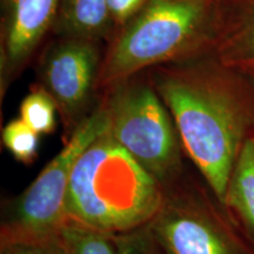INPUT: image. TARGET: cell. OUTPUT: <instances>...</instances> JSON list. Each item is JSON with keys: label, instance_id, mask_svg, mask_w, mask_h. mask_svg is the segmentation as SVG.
Wrapping results in <instances>:
<instances>
[{"label": "cell", "instance_id": "1", "mask_svg": "<svg viewBox=\"0 0 254 254\" xmlns=\"http://www.w3.org/2000/svg\"><path fill=\"white\" fill-rule=\"evenodd\" d=\"M240 73L217 59L189 58L152 77L186 157L221 200L244 145L254 135V82Z\"/></svg>", "mask_w": 254, "mask_h": 254}, {"label": "cell", "instance_id": "2", "mask_svg": "<svg viewBox=\"0 0 254 254\" xmlns=\"http://www.w3.org/2000/svg\"><path fill=\"white\" fill-rule=\"evenodd\" d=\"M161 199L160 184L107 131L74 165L66 217L104 233L119 234L150 224Z\"/></svg>", "mask_w": 254, "mask_h": 254}, {"label": "cell", "instance_id": "3", "mask_svg": "<svg viewBox=\"0 0 254 254\" xmlns=\"http://www.w3.org/2000/svg\"><path fill=\"white\" fill-rule=\"evenodd\" d=\"M221 19L219 0H148L110 47L98 87L106 90L146 67L189 59L214 45Z\"/></svg>", "mask_w": 254, "mask_h": 254}, {"label": "cell", "instance_id": "4", "mask_svg": "<svg viewBox=\"0 0 254 254\" xmlns=\"http://www.w3.org/2000/svg\"><path fill=\"white\" fill-rule=\"evenodd\" d=\"M161 190L160 207L148 227L168 253L254 254L252 243L190 160Z\"/></svg>", "mask_w": 254, "mask_h": 254}, {"label": "cell", "instance_id": "5", "mask_svg": "<svg viewBox=\"0 0 254 254\" xmlns=\"http://www.w3.org/2000/svg\"><path fill=\"white\" fill-rule=\"evenodd\" d=\"M109 133L142 167L165 185L189 160L176 123L153 84L135 77L117 82L100 98Z\"/></svg>", "mask_w": 254, "mask_h": 254}, {"label": "cell", "instance_id": "6", "mask_svg": "<svg viewBox=\"0 0 254 254\" xmlns=\"http://www.w3.org/2000/svg\"><path fill=\"white\" fill-rule=\"evenodd\" d=\"M107 131L109 118L99 100L31 185L2 205L0 244L46 239L58 234L67 221L66 195L74 165L88 146Z\"/></svg>", "mask_w": 254, "mask_h": 254}, {"label": "cell", "instance_id": "7", "mask_svg": "<svg viewBox=\"0 0 254 254\" xmlns=\"http://www.w3.org/2000/svg\"><path fill=\"white\" fill-rule=\"evenodd\" d=\"M99 63L95 41L77 38H66L46 56L44 88L56 101L66 140L99 104L94 103Z\"/></svg>", "mask_w": 254, "mask_h": 254}, {"label": "cell", "instance_id": "8", "mask_svg": "<svg viewBox=\"0 0 254 254\" xmlns=\"http://www.w3.org/2000/svg\"><path fill=\"white\" fill-rule=\"evenodd\" d=\"M62 0H9L5 65L13 71L36 49L57 20Z\"/></svg>", "mask_w": 254, "mask_h": 254}, {"label": "cell", "instance_id": "9", "mask_svg": "<svg viewBox=\"0 0 254 254\" xmlns=\"http://www.w3.org/2000/svg\"><path fill=\"white\" fill-rule=\"evenodd\" d=\"M215 59L241 73L254 69V0H240L221 19L214 41Z\"/></svg>", "mask_w": 254, "mask_h": 254}, {"label": "cell", "instance_id": "10", "mask_svg": "<svg viewBox=\"0 0 254 254\" xmlns=\"http://www.w3.org/2000/svg\"><path fill=\"white\" fill-rule=\"evenodd\" d=\"M222 202L254 246V135L240 152Z\"/></svg>", "mask_w": 254, "mask_h": 254}, {"label": "cell", "instance_id": "11", "mask_svg": "<svg viewBox=\"0 0 254 254\" xmlns=\"http://www.w3.org/2000/svg\"><path fill=\"white\" fill-rule=\"evenodd\" d=\"M57 30L66 38L98 41L114 23L107 0H62Z\"/></svg>", "mask_w": 254, "mask_h": 254}, {"label": "cell", "instance_id": "12", "mask_svg": "<svg viewBox=\"0 0 254 254\" xmlns=\"http://www.w3.org/2000/svg\"><path fill=\"white\" fill-rule=\"evenodd\" d=\"M62 254H118L113 236L67 220L58 232Z\"/></svg>", "mask_w": 254, "mask_h": 254}, {"label": "cell", "instance_id": "13", "mask_svg": "<svg viewBox=\"0 0 254 254\" xmlns=\"http://www.w3.org/2000/svg\"><path fill=\"white\" fill-rule=\"evenodd\" d=\"M56 101L44 87H37L21 101L19 118L38 134H51L57 127Z\"/></svg>", "mask_w": 254, "mask_h": 254}, {"label": "cell", "instance_id": "14", "mask_svg": "<svg viewBox=\"0 0 254 254\" xmlns=\"http://www.w3.org/2000/svg\"><path fill=\"white\" fill-rule=\"evenodd\" d=\"M1 141L18 163L30 166L37 160L39 134L20 118L6 124L1 131Z\"/></svg>", "mask_w": 254, "mask_h": 254}, {"label": "cell", "instance_id": "15", "mask_svg": "<svg viewBox=\"0 0 254 254\" xmlns=\"http://www.w3.org/2000/svg\"><path fill=\"white\" fill-rule=\"evenodd\" d=\"M112 236L118 254H170L148 225Z\"/></svg>", "mask_w": 254, "mask_h": 254}, {"label": "cell", "instance_id": "16", "mask_svg": "<svg viewBox=\"0 0 254 254\" xmlns=\"http://www.w3.org/2000/svg\"><path fill=\"white\" fill-rule=\"evenodd\" d=\"M0 254H62L58 234L46 239H31L0 244Z\"/></svg>", "mask_w": 254, "mask_h": 254}, {"label": "cell", "instance_id": "17", "mask_svg": "<svg viewBox=\"0 0 254 254\" xmlns=\"http://www.w3.org/2000/svg\"><path fill=\"white\" fill-rule=\"evenodd\" d=\"M148 0H107L113 21L126 25L144 8Z\"/></svg>", "mask_w": 254, "mask_h": 254}, {"label": "cell", "instance_id": "18", "mask_svg": "<svg viewBox=\"0 0 254 254\" xmlns=\"http://www.w3.org/2000/svg\"><path fill=\"white\" fill-rule=\"evenodd\" d=\"M245 74H247V75H249V77H250L251 79H252V81L254 82V69H253V71H250V72H247V73H245Z\"/></svg>", "mask_w": 254, "mask_h": 254}]
</instances>
